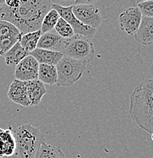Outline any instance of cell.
I'll list each match as a JSON object with an SVG mask.
<instances>
[{"mask_svg": "<svg viewBox=\"0 0 153 158\" xmlns=\"http://www.w3.org/2000/svg\"><path fill=\"white\" fill-rule=\"evenodd\" d=\"M52 2L44 0L20 1L18 6L10 8L3 4L0 7V21H8L22 35L40 29L45 15L52 9Z\"/></svg>", "mask_w": 153, "mask_h": 158, "instance_id": "6da1fadb", "label": "cell"}, {"mask_svg": "<svg viewBox=\"0 0 153 158\" xmlns=\"http://www.w3.org/2000/svg\"><path fill=\"white\" fill-rule=\"evenodd\" d=\"M129 113L139 128L153 134V80L145 79L130 94Z\"/></svg>", "mask_w": 153, "mask_h": 158, "instance_id": "7a4b0ae2", "label": "cell"}, {"mask_svg": "<svg viewBox=\"0 0 153 158\" xmlns=\"http://www.w3.org/2000/svg\"><path fill=\"white\" fill-rule=\"evenodd\" d=\"M13 132L19 158H34L40 144L45 142L44 133L29 123L21 125Z\"/></svg>", "mask_w": 153, "mask_h": 158, "instance_id": "3957f363", "label": "cell"}, {"mask_svg": "<svg viewBox=\"0 0 153 158\" xmlns=\"http://www.w3.org/2000/svg\"><path fill=\"white\" fill-rule=\"evenodd\" d=\"M62 55L87 65L95 57V47L91 39L83 36L74 35L71 38L67 39Z\"/></svg>", "mask_w": 153, "mask_h": 158, "instance_id": "277c9868", "label": "cell"}, {"mask_svg": "<svg viewBox=\"0 0 153 158\" xmlns=\"http://www.w3.org/2000/svg\"><path fill=\"white\" fill-rule=\"evenodd\" d=\"M58 87H70L82 78L86 69V65L79 61L63 56L56 65Z\"/></svg>", "mask_w": 153, "mask_h": 158, "instance_id": "5b68a950", "label": "cell"}, {"mask_svg": "<svg viewBox=\"0 0 153 158\" xmlns=\"http://www.w3.org/2000/svg\"><path fill=\"white\" fill-rule=\"evenodd\" d=\"M51 7L58 12L60 18L65 20L71 26L75 35L83 36V37H88L89 39H91L95 35L96 30L88 27L86 25H84L75 18L73 12H72L73 6H62L61 5L52 2Z\"/></svg>", "mask_w": 153, "mask_h": 158, "instance_id": "8992f818", "label": "cell"}, {"mask_svg": "<svg viewBox=\"0 0 153 158\" xmlns=\"http://www.w3.org/2000/svg\"><path fill=\"white\" fill-rule=\"evenodd\" d=\"M72 12L80 22L91 28L97 30L102 22L99 9L92 4L73 6Z\"/></svg>", "mask_w": 153, "mask_h": 158, "instance_id": "52a82bcc", "label": "cell"}, {"mask_svg": "<svg viewBox=\"0 0 153 158\" xmlns=\"http://www.w3.org/2000/svg\"><path fill=\"white\" fill-rule=\"evenodd\" d=\"M39 63L31 55L28 56L15 66V78L21 81L37 80L38 76Z\"/></svg>", "mask_w": 153, "mask_h": 158, "instance_id": "ba28073f", "label": "cell"}, {"mask_svg": "<svg viewBox=\"0 0 153 158\" xmlns=\"http://www.w3.org/2000/svg\"><path fill=\"white\" fill-rule=\"evenodd\" d=\"M142 19V16L140 11L136 6L129 8L120 15L118 19L121 31H124L129 35H134L140 24Z\"/></svg>", "mask_w": 153, "mask_h": 158, "instance_id": "9c48e42d", "label": "cell"}, {"mask_svg": "<svg viewBox=\"0 0 153 158\" xmlns=\"http://www.w3.org/2000/svg\"><path fill=\"white\" fill-rule=\"evenodd\" d=\"M67 39H64L59 36L55 31L42 34L37 43V48L47 49L53 52H63L66 44Z\"/></svg>", "mask_w": 153, "mask_h": 158, "instance_id": "30bf717a", "label": "cell"}, {"mask_svg": "<svg viewBox=\"0 0 153 158\" xmlns=\"http://www.w3.org/2000/svg\"><path fill=\"white\" fill-rule=\"evenodd\" d=\"M8 97L16 104L22 106H30V101L28 95L27 81H21L15 79L9 86Z\"/></svg>", "mask_w": 153, "mask_h": 158, "instance_id": "8fae6325", "label": "cell"}, {"mask_svg": "<svg viewBox=\"0 0 153 158\" xmlns=\"http://www.w3.org/2000/svg\"><path fill=\"white\" fill-rule=\"evenodd\" d=\"M16 152V144L12 128H0V157H11Z\"/></svg>", "mask_w": 153, "mask_h": 158, "instance_id": "7c38bea8", "label": "cell"}, {"mask_svg": "<svg viewBox=\"0 0 153 158\" xmlns=\"http://www.w3.org/2000/svg\"><path fill=\"white\" fill-rule=\"evenodd\" d=\"M134 37L136 40L142 45H152L153 43V18L142 17Z\"/></svg>", "mask_w": 153, "mask_h": 158, "instance_id": "4fadbf2b", "label": "cell"}, {"mask_svg": "<svg viewBox=\"0 0 153 158\" xmlns=\"http://www.w3.org/2000/svg\"><path fill=\"white\" fill-rule=\"evenodd\" d=\"M30 55L34 57L39 64H45L55 66L63 57L62 52H53L40 48H36L30 52Z\"/></svg>", "mask_w": 153, "mask_h": 158, "instance_id": "5bb4252c", "label": "cell"}, {"mask_svg": "<svg viewBox=\"0 0 153 158\" xmlns=\"http://www.w3.org/2000/svg\"><path fill=\"white\" fill-rule=\"evenodd\" d=\"M27 89L30 106H37L40 104L43 97L47 93V89L44 84L37 79L27 81Z\"/></svg>", "mask_w": 153, "mask_h": 158, "instance_id": "9a60e30c", "label": "cell"}, {"mask_svg": "<svg viewBox=\"0 0 153 158\" xmlns=\"http://www.w3.org/2000/svg\"><path fill=\"white\" fill-rule=\"evenodd\" d=\"M29 55L30 52L23 48L19 42H18L5 54L4 58L6 65L15 67L22 59Z\"/></svg>", "mask_w": 153, "mask_h": 158, "instance_id": "2e32d148", "label": "cell"}, {"mask_svg": "<svg viewBox=\"0 0 153 158\" xmlns=\"http://www.w3.org/2000/svg\"><path fill=\"white\" fill-rule=\"evenodd\" d=\"M37 80L44 83V85H56L57 80V72L55 65L39 64Z\"/></svg>", "mask_w": 153, "mask_h": 158, "instance_id": "e0dca14e", "label": "cell"}, {"mask_svg": "<svg viewBox=\"0 0 153 158\" xmlns=\"http://www.w3.org/2000/svg\"><path fill=\"white\" fill-rule=\"evenodd\" d=\"M34 158H66L61 148L44 142L40 144Z\"/></svg>", "mask_w": 153, "mask_h": 158, "instance_id": "ac0fdd59", "label": "cell"}, {"mask_svg": "<svg viewBox=\"0 0 153 158\" xmlns=\"http://www.w3.org/2000/svg\"><path fill=\"white\" fill-rule=\"evenodd\" d=\"M41 35H42V32L40 30H38L37 31L22 35L19 42L23 48L31 52L37 48V43Z\"/></svg>", "mask_w": 153, "mask_h": 158, "instance_id": "d6986e66", "label": "cell"}, {"mask_svg": "<svg viewBox=\"0 0 153 158\" xmlns=\"http://www.w3.org/2000/svg\"><path fill=\"white\" fill-rule=\"evenodd\" d=\"M21 36L20 31L11 23L0 21V40L9 38L20 40Z\"/></svg>", "mask_w": 153, "mask_h": 158, "instance_id": "ffe728a7", "label": "cell"}, {"mask_svg": "<svg viewBox=\"0 0 153 158\" xmlns=\"http://www.w3.org/2000/svg\"><path fill=\"white\" fill-rule=\"evenodd\" d=\"M60 15L53 9H51L44 16L40 26V31L42 34L50 32L54 29L56 24L60 19Z\"/></svg>", "mask_w": 153, "mask_h": 158, "instance_id": "44dd1931", "label": "cell"}, {"mask_svg": "<svg viewBox=\"0 0 153 158\" xmlns=\"http://www.w3.org/2000/svg\"><path fill=\"white\" fill-rule=\"evenodd\" d=\"M54 31L59 36L64 39L71 38L75 35L71 26L62 18H60V19L56 24L55 27H54Z\"/></svg>", "mask_w": 153, "mask_h": 158, "instance_id": "7402d4cb", "label": "cell"}, {"mask_svg": "<svg viewBox=\"0 0 153 158\" xmlns=\"http://www.w3.org/2000/svg\"><path fill=\"white\" fill-rule=\"evenodd\" d=\"M136 7L140 11L142 17L153 18V1H142L138 2Z\"/></svg>", "mask_w": 153, "mask_h": 158, "instance_id": "603a6c76", "label": "cell"}, {"mask_svg": "<svg viewBox=\"0 0 153 158\" xmlns=\"http://www.w3.org/2000/svg\"><path fill=\"white\" fill-rule=\"evenodd\" d=\"M20 40L19 39H4L0 40V56H4L5 54L16 43Z\"/></svg>", "mask_w": 153, "mask_h": 158, "instance_id": "cb8c5ba5", "label": "cell"}, {"mask_svg": "<svg viewBox=\"0 0 153 158\" xmlns=\"http://www.w3.org/2000/svg\"><path fill=\"white\" fill-rule=\"evenodd\" d=\"M4 3H5V1H3V0H2V1H0V6H2V5L4 4Z\"/></svg>", "mask_w": 153, "mask_h": 158, "instance_id": "d4e9b609", "label": "cell"}]
</instances>
